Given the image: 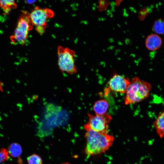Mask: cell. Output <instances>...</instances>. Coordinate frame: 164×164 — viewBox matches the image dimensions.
Segmentation results:
<instances>
[{"label":"cell","mask_w":164,"mask_h":164,"mask_svg":"<svg viewBox=\"0 0 164 164\" xmlns=\"http://www.w3.org/2000/svg\"><path fill=\"white\" fill-rule=\"evenodd\" d=\"M58 64L59 68L62 72L72 75L77 71L75 64L74 57L75 52L68 47L59 46L57 48Z\"/></svg>","instance_id":"3957f363"},{"label":"cell","mask_w":164,"mask_h":164,"mask_svg":"<svg viewBox=\"0 0 164 164\" xmlns=\"http://www.w3.org/2000/svg\"><path fill=\"white\" fill-rule=\"evenodd\" d=\"M152 29L156 34H164V21L161 19L155 20Z\"/></svg>","instance_id":"4fadbf2b"},{"label":"cell","mask_w":164,"mask_h":164,"mask_svg":"<svg viewBox=\"0 0 164 164\" xmlns=\"http://www.w3.org/2000/svg\"><path fill=\"white\" fill-rule=\"evenodd\" d=\"M62 164H70L68 163H62Z\"/></svg>","instance_id":"e0dca14e"},{"label":"cell","mask_w":164,"mask_h":164,"mask_svg":"<svg viewBox=\"0 0 164 164\" xmlns=\"http://www.w3.org/2000/svg\"><path fill=\"white\" fill-rule=\"evenodd\" d=\"M29 164H42V160L38 155L34 154L29 156L27 158Z\"/></svg>","instance_id":"5bb4252c"},{"label":"cell","mask_w":164,"mask_h":164,"mask_svg":"<svg viewBox=\"0 0 164 164\" xmlns=\"http://www.w3.org/2000/svg\"><path fill=\"white\" fill-rule=\"evenodd\" d=\"M8 152L11 156L17 158L20 156L22 154V150L21 145L18 143H13L9 147Z\"/></svg>","instance_id":"8fae6325"},{"label":"cell","mask_w":164,"mask_h":164,"mask_svg":"<svg viewBox=\"0 0 164 164\" xmlns=\"http://www.w3.org/2000/svg\"><path fill=\"white\" fill-rule=\"evenodd\" d=\"M109 107L107 100L101 99L96 101L93 106V110L95 114L103 115L107 113Z\"/></svg>","instance_id":"9c48e42d"},{"label":"cell","mask_w":164,"mask_h":164,"mask_svg":"<svg viewBox=\"0 0 164 164\" xmlns=\"http://www.w3.org/2000/svg\"><path fill=\"white\" fill-rule=\"evenodd\" d=\"M85 130L86 144L85 153L87 158L104 153L112 146L114 140L113 135L90 129Z\"/></svg>","instance_id":"6da1fadb"},{"label":"cell","mask_w":164,"mask_h":164,"mask_svg":"<svg viewBox=\"0 0 164 164\" xmlns=\"http://www.w3.org/2000/svg\"><path fill=\"white\" fill-rule=\"evenodd\" d=\"M25 2L28 4H32L35 3L36 1V0H26Z\"/></svg>","instance_id":"2e32d148"},{"label":"cell","mask_w":164,"mask_h":164,"mask_svg":"<svg viewBox=\"0 0 164 164\" xmlns=\"http://www.w3.org/2000/svg\"><path fill=\"white\" fill-rule=\"evenodd\" d=\"M8 151L2 148L0 150V163L7 160L9 158Z\"/></svg>","instance_id":"9a60e30c"},{"label":"cell","mask_w":164,"mask_h":164,"mask_svg":"<svg viewBox=\"0 0 164 164\" xmlns=\"http://www.w3.org/2000/svg\"><path fill=\"white\" fill-rule=\"evenodd\" d=\"M54 15V12L47 8L35 7L28 16L32 25L36 27H46L48 20Z\"/></svg>","instance_id":"8992f818"},{"label":"cell","mask_w":164,"mask_h":164,"mask_svg":"<svg viewBox=\"0 0 164 164\" xmlns=\"http://www.w3.org/2000/svg\"><path fill=\"white\" fill-rule=\"evenodd\" d=\"M153 126L158 136H164V110L161 112L153 123Z\"/></svg>","instance_id":"30bf717a"},{"label":"cell","mask_w":164,"mask_h":164,"mask_svg":"<svg viewBox=\"0 0 164 164\" xmlns=\"http://www.w3.org/2000/svg\"><path fill=\"white\" fill-rule=\"evenodd\" d=\"M88 121L84 125L85 130L90 129L97 132L108 133V124L112 119L109 114L97 115L88 113Z\"/></svg>","instance_id":"5b68a950"},{"label":"cell","mask_w":164,"mask_h":164,"mask_svg":"<svg viewBox=\"0 0 164 164\" xmlns=\"http://www.w3.org/2000/svg\"><path fill=\"white\" fill-rule=\"evenodd\" d=\"M151 87L149 83L138 77H134L130 81L125 93V104L138 103L146 99L149 95Z\"/></svg>","instance_id":"7a4b0ae2"},{"label":"cell","mask_w":164,"mask_h":164,"mask_svg":"<svg viewBox=\"0 0 164 164\" xmlns=\"http://www.w3.org/2000/svg\"><path fill=\"white\" fill-rule=\"evenodd\" d=\"M32 25L28 16V13L24 12L19 17L14 34L10 37L14 44H25L29 31L32 28Z\"/></svg>","instance_id":"277c9868"},{"label":"cell","mask_w":164,"mask_h":164,"mask_svg":"<svg viewBox=\"0 0 164 164\" xmlns=\"http://www.w3.org/2000/svg\"><path fill=\"white\" fill-rule=\"evenodd\" d=\"M162 44L161 38L157 34H151L148 36L145 41L146 48L151 51H155L158 50Z\"/></svg>","instance_id":"ba28073f"},{"label":"cell","mask_w":164,"mask_h":164,"mask_svg":"<svg viewBox=\"0 0 164 164\" xmlns=\"http://www.w3.org/2000/svg\"><path fill=\"white\" fill-rule=\"evenodd\" d=\"M130 82L128 78L119 74H114L110 79L108 87L105 89V93L107 94L112 91L116 93H125Z\"/></svg>","instance_id":"52a82bcc"},{"label":"cell","mask_w":164,"mask_h":164,"mask_svg":"<svg viewBox=\"0 0 164 164\" xmlns=\"http://www.w3.org/2000/svg\"><path fill=\"white\" fill-rule=\"evenodd\" d=\"M0 7L5 13L8 14L12 9L16 7V4L14 0H0Z\"/></svg>","instance_id":"7c38bea8"}]
</instances>
